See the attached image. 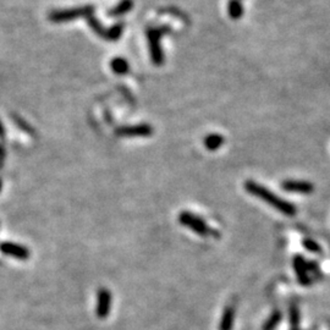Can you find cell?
<instances>
[{
  "mask_svg": "<svg viewBox=\"0 0 330 330\" xmlns=\"http://www.w3.org/2000/svg\"><path fill=\"white\" fill-rule=\"evenodd\" d=\"M294 269L296 271L297 279L300 284L303 286H307L311 284V279L308 277V267H307V262L302 258V256H296L294 258Z\"/></svg>",
  "mask_w": 330,
  "mask_h": 330,
  "instance_id": "cell-9",
  "label": "cell"
},
{
  "mask_svg": "<svg viewBox=\"0 0 330 330\" xmlns=\"http://www.w3.org/2000/svg\"><path fill=\"white\" fill-rule=\"evenodd\" d=\"M2 189H3V182L0 180V192H2Z\"/></svg>",
  "mask_w": 330,
  "mask_h": 330,
  "instance_id": "cell-21",
  "label": "cell"
},
{
  "mask_svg": "<svg viewBox=\"0 0 330 330\" xmlns=\"http://www.w3.org/2000/svg\"><path fill=\"white\" fill-rule=\"evenodd\" d=\"M94 8L91 5L79 8H70V9H62V10H55L49 14V20L55 24H63V22H69L72 20L80 19V17H88L93 15Z\"/></svg>",
  "mask_w": 330,
  "mask_h": 330,
  "instance_id": "cell-3",
  "label": "cell"
},
{
  "mask_svg": "<svg viewBox=\"0 0 330 330\" xmlns=\"http://www.w3.org/2000/svg\"><path fill=\"white\" fill-rule=\"evenodd\" d=\"M110 68H112L113 72L117 75H126L130 70V65L129 63H127V60L120 57L114 58V59L112 60Z\"/></svg>",
  "mask_w": 330,
  "mask_h": 330,
  "instance_id": "cell-12",
  "label": "cell"
},
{
  "mask_svg": "<svg viewBox=\"0 0 330 330\" xmlns=\"http://www.w3.org/2000/svg\"><path fill=\"white\" fill-rule=\"evenodd\" d=\"M0 252L19 260H27L31 256V252L26 246L10 241H4L0 244Z\"/></svg>",
  "mask_w": 330,
  "mask_h": 330,
  "instance_id": "cell-6",
  "label": "cell"
},
{
  "mask_svg": "<svg viewBox=\"0 0 330 330\" xmlns=\"http://www.w3.org/2000/svg\"><path fill=\"white\" fill-rule=\"evenodd\" d=\"M245 190L247 191L248 193H251L252 196L257 197L260 201L265 202V203L270 205V207H273L274 209H277L278 212L285 214V215L292 216L297 212L296 207H295L294 204L283 199L282 197L277 196L274 192H271L270 190H268L267 187L263 186V185L248 180L245 182Z\"/></svg>",
  "mask_w": 330,
  "mask_h": 330,
  "instance_id": "cell-1",
  "label": "cell"
},
{
  "mask_svg": "<svg viewBox=\"0 0 330 330\" xmlns=\"http://www.w3.org/2000/svg\"><path fill=\"white\" fill-rule=\"evenodd\" d=\"M179 223L184 225L185 228L190 229L191 231L197 234L199 236H209L212 234V228L205 223L204 219L201 216L196 215V214L184 210L179 214Z\"/></svg>",
  "mask_w": 330,
  "mask_h": 330,
  "instance_id": "cell-4",
  "label": "cell"
},
{
  "mask_svg": "<svg viewBox=\"0 0 330 330\" xmlns=\"http://www.w3.org/2000/svg\"><path fill=\"white\" fill-rule=\"evenodd\" d=\"M110 307H112V292L108 289H99L97 294V308L95 313L99 319H105L110 313Z\"/></svg>",
  "mask_w": 330,
  "mask_h": 330,
  "instance_id": "cell-7",
  "label": "cell"
},
{
  "mask_svg": "<svg viewBox=\"0 0 330 330\" xmlns=\"http://www.w3.org/2000/svg\"><path fill=\"white\" fill-rule=\"evenodd\" d=\"M4 135H5V130H4V127H3L2 123H0V137H3Z\"/></svg>",
  "mask_w": 330,
  "mask_h": 330,
  "instance_id": "cell-20",
  "label": "cell"
},
{
  "mask_svg": "<svg viewBox=\"0 0 330 330\" xmlns=\"http://www.w3.org/2000/svg\"><path fill=\"white\" fill-rule=\"evenodd\" d=\"M167 32H169L168 27H152L147 30V40H148V48L150 59L154 65L160 66L164 64V53L161 48V38Z\"/></svg>",
  "mask_w": 330,
  "mask_h": 330,
  "instance_id": "cell-2",
  "label": "cell"
},
{
  "mask_svg": "<svg viewBox=\"0 0 330 330\" xmlns=\"http://www.w3.org/2000/svg\"><path fill=\"white\" fill-rule=\"evenodd\" d=\"M228 13L231 19H241L244 15V7H242L241 0H230L228 4Z\"/></svg>",
  "mask_w": 330,
  "mask_h": 330,
  "instance_id": "cell-13",
  "label": "cell"
},
{
  "mask_svg": "<svg viewBox=\"0 0 330 330\" xmlns=\"http://www.w3.org/2000/svg\"><path fill=\"white\" fill-rule=\"evenodd\" d=\"M224 144V137L219 134H210L205 136L204 146L208 150H218Z\"/></svg>",
  "mask_w": 330,
  "mask_h": 330,
  "instance_id": "cell-11",
  "label": "cell"
},
{
  "mask_svg": "<svg viewBox=\"0 0 330 330\" xmlns=\"http://www.w3.org/2000/svg\"><path fill=\"white\" fill-rule=\"evenodd\" d=\"M235 323V308L229 305L224 309L219 323V330H233Z\"/></svg>",
  "mask_w": 330,
  "mask_h": 330,
  "instance_id": "cell-10",
  "label": "cell"
},
{
  "mask_svg": "<svg viewBox=\"0 0 330 330\" xmlns=\"http://www.w3.org/2000/svg\"><path fill=\"white\" fill-rule=\"evenodd\" d=\"M124 31V25L123 24H115L113 27H110L109 30H106V36L105 39L108 40H118L121 37Z\"/></svg>",
  "mask_w": 330,
  "mask_h": 330,
  "instance_id": "cell-18",
  "label": "cell"
},
{
  "mask_svg": "<svg viewBox=\"0 0 330 330\" xmlns=\"http://www.w3.org/2000/svg\"><path fill=\"white\" fill-rule=\"evenodd\" d=\"M283 319V314L280 311H274L273 313L269 315V318L265 320V323L263 324L262 330H275L278 328L280 322Z\"/></svg>",
  "mask_w": 330,
  "mask_h": 330,
  "instance_id": "cell-15",
  "label": "cell"
},
{
  "mask_svg": "<svg viewBox=\"0 0 330 330\" xmlns=\"http://www.w3.org/2000/svg\"><path fill=\"white\" fill-rule=\"evenodd\" d=\"M87 22H88L89 27H91L92 30H93L94 33H97L98 36H100V37H103V38H105L106 30L103 27L102 24H100V22L98 21V20L95 19V17L93 15H91V16L87 17Z\"/></svg>",
  "mask_w": 330,
  "mask_h": 330,
  "instance_id": "cell-16",
  "label": "cell"
},
{
  "mask_svg": "<svg viewBox=\"0 0 330 330\" xmlns=\"http://www.w3.org/2000/svg\"><path fill=\"white\" fill-rule=\"evenodd\" d=\"M115 134L120 137H147L153 134V127L149 126L148 124L123 126L115 130Z\"/></svg>",
  "mask_w": 330,
  "mask_h": 330,
  "instance_id": "cell-5",
  "label": "cell"
},
{
  "mask_svg": "<svg viewBox=\"0 0 330 330\" xmlns=\"http://www.w3.org/2000/svg\"><path fill=\"white\" fill-rule=\"evenodd\" d=\"M303 246H305V248L307 251L313 252V253H320V252H322V248H320L319 244L315 242L314 240H312V239L303 240Z\"/></svg>",
  "mask_w": 330,
  "mask_h": 330,
  "instance_id": "cell-19",
  "label": "cell"
},
{
  "mask_svg": "<svg viewBox=\"0 0 330 330\" xmlns=\"http://www.w3.org/2000/svg\"><path fill=\"white\" fill-rule=\"evenodd\" d=\"M132 8H134V3H132V0H121L117 7L113 8L112 10L109 11V16H113V17L121 16L124 15V14L129 13Z\"/></svg>",
  "mask_w": 330,
  "mask_h": 330,
  "instance_id": "cell-14",
  "label": "cell"
},
{
  "mask_svg": "<svg viewBox=\"0 0 330 330\" xmlns=\"http://www.w3.org/2000/svg\"><path fill=\"white\" fill-rule=\"evenodd\" d=\"M289 318H290L291 330H299L300 326V311L299 307L296 305L290 306V311H289Z\"/></svg>",
  "mask_w": 330,
  "mask_h": 330,
  "instance_id": "cell-17",
  "label": "cell"
},
{
  "mask_svg": "<svg viewBox=\"0 0 330 330\" xmlns=\"http://www.w3.org/2000/svg\"><path fill=\"white\" fill-rule=\"evenodd\" d=\"M282 187L288 192L302 193V195H309L314 191L313 184L308 181H296V180H286L282 184Z\"/></svg>",
  "mask_w": 330,
  "mask_h": 330,
  "instance_id": "cell-8",
  "label": "cell"
}]
</instances>
